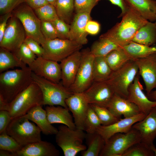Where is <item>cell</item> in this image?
Returning a JSON list of instances; mask_svg holds the SVG:
<instances>
[{
  "mask_svg": "<svg viewBox=\"0 0 156 156\" xmlns=\"http://www.w3.org/2000/svg\"><path fill=\"white\" fill-rule=\"evenodd\" d=\"M49 3H50L55 6L57 0H46Z\"/></svg>",
  "mask_w": 156,
  "mask_h": 156,
  "instance_id": "55",
  "label": "cell"
},
{
  "mask_svg": "<svg viewBox=\"0 0 156 156\" xmlns=\"http://www.w3.org/2000/svg\"><path fill=\"white\" fill-rule=\"evenodd\" d=\"M155 154L150 146L140 142L128 149L122 156H154Z\"/></svg>",
  "mask_w": 156,
  "mask_h": 156,
  "instance_id": "38",
  "label": "cell"
},
{
  "mask_svg": "<svg viewBox=\"0 0 156 156\" xmlns=\"http://www.w3.org/2000/svg\"><path fill=\"white\" fill-rule=\"evenodd\" d=\"M94 81H106L110 75L112 70L105 57H95L93 63Z\"/></svg>",
  "mask_w": 156,
  "mask_h": 156,
  "instance_id": "31",
  "label": "cell"
},
{
  "mask_svg": "<svg viewBox=\"0 0 156 156\" xmlns=\"http://www.w3.org/2000/svg\"><path fill=\"white\" fill-rule=\"evenodd\" d=\"M82 52L79 68L74 82L69 88L73 93L84 92L94 82L93 63L95 57L88 48Z\"/></svg>",
  "mask_w": 156,
  "mask_h": 156,
  "instance_id": "11",
  "label": "cell"
},
{
  "mask_svg": "<svg viewBox=\"0 0 156 156\" xmlns=\"http://www.w3.org/2000/svg\"><path fill=\"white\" fill-rule=\"evenodd\" d=\"M29 66L8 70L0 74V96L9 103L33 82Z\"/></svg>",
  "mask_w": 156,
  "mask_h": 156,
  "instance_id": "2",
  "label": "cell"
},
{
  "mask_svg": "<svg viewBox=\"0 0 156 156\" xmlns=\"http://www.w3.org/2000/svg\"><path fill=\"white\" fill-rule=\"evenodd\" d=\"M101 125L99 119L90 105L85 121L84 131L88 133H95Z\"/></svg>",
  "mask_w": 156,
  "mask_h": 156,
  "instance_id": "39",
  "label": "cell"
},
{
  "mask_svg": "<svg viewBox=\"0 0 156 156\" xmlns=\"http://www.w3.org/2000/svg\"><path fill=\"white\" fill-rule=\"evenodd\" d=\"M23 147L12 137L8 135L6 131L0 135V149L7 151L15 154Z\"/></svg>",
  "mask_w": 156,
  "mask_h": 156,
  "instance_id": "37",
  "label": "cell"
},
{
  "mask_svg": "<svg viewBox=\"0 0 156 156\" xmlns=\"http://www.w3.org/2000/svg\"><path fill=\"white\" fill-rule=\"evenodd\" d=\"M82 56V51H77L60 62L62 83L69 89L75 79Z\"/></svg>",
  "mask_w": 156,
  "mask_h": 156,
  "instance_id": "19",
  "label": "cell"
},
{
  "mask_svg": "<svg viewBox=\"0 0 156 156\" xmlns=\"http://www.w3.org/2000/svg\"><path fill=\"white\" fill-rule=\"evenodd\" d=\"M12 119L8 111L0 110V134L6 131Z\"/></svg>",
  "mask_w": 156,
  "mask_h": 156,
  "instance_id": "46",
  "label": "cell"
},
{
  "mask_svg": "<svg viewBox=\"0 0 156 156\" xmlns=\"http://www.w3.org/2000/svg\"><path fill=\"white\" fill-rule=\"evenodd\" d=\"M116 117L121 118L135 116L141 113L138 106L127 99L115 94L107 108Z\"/></svg>",
  "mask_w": 156,
  "mask_h": 156,
  "instance_id": "22",
  "label": "cell"
},
{
  "mask_svg": "<svg viewBox=\"0 0 156 156\" xmlns=\"http://www.w3.org/2000/svg\"><path fill=\"white\" fill-rule=\"evenodd\" d=\"M90 105L99 119L102 125H110L121 118L115 116L107 107L95 104Z\"/></svg>",
  "mask_w": 156,
  "mask_h": 156,
  "instance_id": "35",
  "label": "cell"
},
{
  "mask_svg": "<svg viewBox=\"0 0 156 156\" xmlns=\"http://www.w3.org/2000/svg\"><path fill=\"white\" fill-rule=\"evenodd\" d=\"M60 152L52 143L42 140L27 145L15 156H58Z\"/></svg>",
  "mask_w": 156,
  "mask_h": 156,
  "instance_id": "23",
  "label": "cell"
},
{
  "mask_svg": "<svg viewBox=\"0 0 156 156\" xmlns=\"http://www.w3.org/2000/svg\"><path fill=\"white\" fill-rule=\"evenodd\" d=\"M155 23L156 25V12L155 14Z\"/></svg>",
  "mask_w": 156,
  "mask_h": 156,
  "instance_id": "56",
  "label": "cell"
},
{
  "mask_svg": "<svg viewBox=\"0 0 156 156\" xmlns=\"http://www.w3.org/2000/svg\"><path fill=\"white\" fill-rule=\"evenodd\" d=\"M132 128L139 132L141 142L150 146L156 137V107L142 120L134 124Z\"/></svg>",
  "mask_w": 156,
  "mask_h": 156,
  "instance_id": "20",
  "label": "cell"
},
{
  "mask_svg": "<svg viewBox=\"0 0 156 156\" xmlns=\"http://www.w3.org/2000/svg\"><path fill=\"white\" fill-rule=\"evenodd\" d=\"M24 42L37 57L42 56L44 52V49L37 41L30 37L26 36Z\"/></svg>",
  "mask_w": 156,
  "mask_h": 156,
  "instance_id": "45",
  "label": "cell"
},
{
  "mask_svg": "<svg viewBox=\"0 0 156 156\" xmlns=\"http://www.w3.org/2000/svg\"><path fill=\"white\" fill-rule=\"evenodd\" d=\"M24 1L33 10L49 3L46 0H24Z\"/></svg>",
  "mask_w": 156,
  "mask_h": 156,
  "instance_id": "50",
  "label": "cell"
},
{
  "mask_svg": "<svg viewBox=\"0 0 156 156\" xmlns=\"http://www.w3.org/2000/svg\"><path fill=\"white\" fill-rule=\"evenodd\" d=\"M122 17L120 22L99 37L107 38L122 47L132 41L139 29L149 21L130 7Z\"/></svg>",
  "mask_w": 156,
  "mask_h": 156,
  "instance_id": "1",
  "label": "cell"
},
{
  "mask_svg": "<svg viewBox=\"0 0 156 156\" xmlns=\"http://www.w3.org/2000/svg\"><path fill=\"white\" fill-rule=\"evenodd\" d=\"M85 139L88 148L82 151V156H98L103 147L105 142L102 136L96 132L86 134Z\"/></svg>",
  "mask_w": 156,
  "mask_h": 156,
  "instance_id": "29",
  "label": "cell"
},
{
  "mask_svg": "<svg viewBox=\"0 0 156 156\" xmlns=\"http://www.w3.org/2000/svg\"><path fill=\"white\" fill-rule=\"evenodd\" d=\"M55 7L59 18L69 25L75 9L74 0H57Z\"/></svg>",
  "mask_w": 156,
  "mask_h": 156,
  "instance_id": "34",
  "label": "cell"
},
{
  "mask_svg": "<svg viewBox=\"0 0 156 156\" xmlns=\"http://www.w3.org/2000/svg\"><path fill=\"white\" fill-rule=\"evenodd\" d=\"M75 10L76 13H90L93 7L99 0H74Z\"/></svg>",
  "mask_w": 156,
  "mask_h": 156,
  "instance_id": "42",
  "label": "cell"
},
{
  "mask_svg": "<svg viewBox=\"0 0 156 156\" xmlns=\"http://www.w3.org/2000/svg\"><path fill=\"white\" fill-rule=\"evenodd\" d=\"M24 0H0V14L1 15L12 12Z\"/></svg>",
  "mask_w": 156,
  "mask_h": 156,
  "instance_id": "43",
  "label": "cell"
},
{
  "mask_svg": "<svg viewBox=\"0 0 156 156\" xmlns=\"http://www.w3.org/2000/svg\"><path fill=\"white\" fill-rule=\"evenodd\" d=\"M34 10L41 21L51 22L59 18L55 6L49 3Z\"/></svg>",
  "mask_w": 156,
  "mask_h": 156,
  "instance_id": "36",
  "label": "cell"
},
{
  "mask_svg": "<svg viewBox=\"0 0 156 156\" xmlns=\"http://www.w3.org/2000/svg\"><path fill=\"white\" fill-rule=\"evenodd\" d=\"M132 41L150 46L156 43V25L155 23L148 21L140 28Z\"/></svg>",
  "mask_w": 156,
  "mask_h": 156,
  "instance_id": "27",
  "label": "cell"
},
{
  "mask_svg": "<svg viewBox=\"0 0 156 156\" xmlns=\"http://www.w3.org/2000/svg\"><path fill=\"white\" fill-rule=\"evenodd\" d=\"M91 20L90 13H76L70 25L68 39L82 45L87 43L88 33L86 31L87 23Z\"/></svg>",
  "mask_w": 156,
  "mask_h": 156,
  "instance_id": "21",
  "label": "cell"
},
{
  "mask_svg": "<svg viewBox=\"0 0 156 156\" xmlns=\"http://www.w3.org/2000/svg\"><path fill=\"white\" fill-rule=\"evenodd\" d=\"M41 46L44 50L42 57L57 62H60L75 51L80 50L83 46L69 39L58 38L46 40Z\"/></svg>",
  "mask_w": 156,
  "mask_h": 156,
  "instance_id": "10",
  "label": "cell"
},
{
  "mask_svg": "<svg viewBox=\"0 0 156 156\" xmlns=\"http://www.w3.org/2000/svg\"><path fill=\"white\" fill-rule=\"evenodd\" d=\"M13 53L19 60L28 66H29L37 58L36 55L24 42Z\"/></svg>",
  "mask_w": 156,
  "mask_h": 156,
  "instance_id": "40",
  "label": "cell"
},
{
  "mask_svg": "<svg viewBox=\"0 0 156 156\" xmlns=\"http://www.w3.org/2000/svg\"><path fill=\"white\" fill-rule=\"evenodd\" d=\"M121 47L130 60H133L145 57L156 52V46L150 47L133 41Z\"/></svg>",
  "mask_w": 156,
  "mask_h": 156,
  "instance_id": "28",
  "label": "cell"
},
{
  "mask_svg": "<svg viewBox=\"0 0 156 156\" xmlns=\"http://www.w3.org/2000/svg\"><path fill=\"white\" fill-rule=\"evenodd\" d=\"M150 147L154 153L155 156H156V148H155V146L153 144L150 146Z\"/></svg>",
  "mask_w": 156,
  "mask_h": 156,
  "instance_id": "54",
  "label": "cell"
},
{
  "mask_svg": "<svg viewBox=\"0 0 156 156\" xmlns=\"http://www.w3.org/2000/svg\"><path fill=\"white\" fill-rule=\"evenodd\" d=\"M6 132L23 147L41 140L40 128L22 116L12 119Z\"/></svg>",
  "mask_w": 156,
  "mask_h": 156,
  "instance_id": "5",
  "label": "cell"
},
{
  "mask_svg": "<svg viewBox=\"0 0 156 156\" xmlns=\"http://www.w3.org/2000/svg\"><path fill=\"white\" fill-rule=\"evenodd\" d=\"M146 116L141 112L132 117L121 118L110 125H101L97 129L96 132L100 135L105 142L115 134L128 132L134 124L142 120Z\"/></svg>",
  "mask_w": 156,
  "mask_h": 156,
  "instance_id": "17",
  "label": "cell"
},
{
  "mask_svg": "<svg viewBox=\"0 0 156 156\" xmlns=\"http://www.w3.org/2000/svg\"><path fill=\"white\" fill-rule=\"evenodd\" d=\"M27 65L19 60L12 52L0 48V72L1 73L15 67L23 68Z\"/></svg>",
  "mask_w": 156,
  "mask_h": 156,
  "instance_id": "30",
  "label": "cell"
},
{
  "mask_svg": "<svg viewBox=\"0 0 156 156\" xmlns=\"http://www.w3.org/2000/svg\"><path fill=\"white\" fill-rule=\"evenodd\" d=\"M100 29V25L97 21L89 20L87 23L86 31L88 34L95 35L97 34Z\"/></svg>",
  "mask_w": 156,
  "mask_h": 156,
  "instance_id": "47",
  "label": "cell"
},
{
  "mask_svg": "<svg viewBox=\"0 0 156 156\" xmlns=\"http://www.w3.org/2000/svg\"><path fill=\"white\" fill-rule=\"evenodd\" d=\"M105 57L112 71L118 69L131 60L121 47L111 51Z\"/></svg>",
  "mask_w": 156,
  "mask_h": 156,
  "instance_id": "32",
  "label": "cell"
},
{
  "mask_svg": "<svg viewBox=\"0 0 156 156\" xmlns=\"http://www.w3.org/2000/svg\"><path fill=\"white\" fill-rule=\"evenodd\" d=\"M120 47L107 38L99 37L92 44L90 51L95 57H105L111 51Z\"/></svg>",
  "mask_w": 156,
  "mask_h": 156,
  "instance_id": "33",
  "label": "cell"
},
{
  "mask_svg": "<svg viewBox=\"0 0 156 156\" xmlns=\"http://www.w3.org/2000/svg\"><path fill=\"white\" fill-rule=\"evenodd\" d=\"M141 140L139 132L133 128L127 133L115 134L105 142L99 156H122L128 149Z\"/></svg>",
  "mask_w": 156,
  "mask_h": 156,
  "instance_id": "8",
  "label": "cell"
},
{
  "mask_svg": "<svg viewBox=\"0 0 156 156\" xmlns=\"http://www.w3.org/2000/svg\"><path fill=\"white\" fill-rule=\"evenodd\" d=\"M65 103L72 114L76 128L84 130L90 104L83 92L73 93L66 100Z\"/></svg>",
  "mask_w": 156,
  "mask_h": 156,
  "instance_id": "15",
  "label": "cell"
},
{
  "mask_svg": "<svg viewBox=\"0 0 156 156\" xmlns=\"http://www.w3.org/2000/svg\"><path fill=\"white\" fill-rule=\"evenodd\" d=\"M100 0H99V1ZM111 3L120 8L121 12L119 17H122L128 10L130 7L127 4L124 0H108Z\"/></svg>",
  "mask_w": 156,
  "mask_h": 156,
  "instance_id": "49",
  "label": "cell"
},
{
  "mask_svg": "<svg viewBox=\"0 0 156 156\" xmlns=\"http://www.w3.org/2000/svg\"><path fill=\"white\" fill-rule=\"evenodd\" d=\"M26 36L21 23L12 14L8 21L3 37L0 42V47L14 53L24 42Z\"/></svg>",
  "mask_w": 156,
  "mask_h": 156,
  "instance_id": "12",
  "label": "cell"
},
{
  "mask_svg": "<svg viewBox=\"0 0 156 156\" xmlns=\"http://www.w3.org/2000/svg\"><path fill=\"white\" fill-rule=\"evenodd\" d=\"M138 73V68L135 60H130L118 69L112 71L106 81L115 93L127 99L129 87Z\"/></svg>",
  "mask_w": 156,
  "mask_h": 156,
  "instance_id": "7",
  "label": "cell"
},
{
  "mask_svg": "<svg viewBox=\"0 0 156 156\" xmlns=\"http://www.w3.org/2000/svg\"><path fill=\"white\" fill-rule=\"evenodd\" d=\"M83 93L89 104L107 108L115 94L106 81H94Z\"/></svg>",
  "mask_w": 156,
  "mask_h": 156,
  "instance_id": "13",
  "label": "cell"
},
{
  "mask_svg": "<svg viewBox=\"0 0 156 156\" xmlns=\"http://www.w3.org/2000/svg\"><path fill=\"white\" fill-rule=\"evenodd\" d=\"M84 130L70 128L62 125L58 127L55 141L62 150L65 156H75L87 149L83 144L86 133Z\"/></svg>",
  "mask_w": 156,
  "mask_h": 156,
  "instance_id": "4",
  "label": "cell"
},
{
  "mask_svg": "<svg viewBox=\"0 0 156 156\" xmlns=\"http://www.w3.org/2000/svg\"><path fill=\"white\" fill-rule=\"evenodd\" d=\"M8 104L6 103L2 98L0 96V110L8 111Z\"/></svg>",
  "mask_w": 156,
  "mask_h": 156,
  "instance_id": "51",
  "label": "cell"
},
{
  "mask_svg": "<svg viewBox=\"0 0 156 156\" xmlns=\"http://www.w3.org/2000/svg\"><path fill=\"white\" fill-rule=\"evenodd\" d=\"M33 81L39 86L42 92L43 105H59L68 108L66 100L73 93L60 83H56L38 76L32 71Z\"/></svg>",
  "mask_w": 156,
  "mask_h": 156,
  "instance_id": "6",
  "label": "cell"
},
{
  "mask_svg": "<svg viewBox=\"0 0 156 156\" xmlns=\"http://www.w3.org/2000/svg\"><path fill=\"white\" fill-rule=\"evenodd\" d=\"M45 109L48 120L51 124H62L71 129L76 128L68 109L59 105H48Z\"/></svg>",
  "mask_w": 156,
  "mask_h": 156,
  "instance_id": "25",
  "label": "cell"
},
{
  "mask_svg": "<svg viewBox=\"0 0 156 156\" xmlns=\"http://www.w3.org/2000/svg\"><path fill=\"white\" fill-rule=\"evenodd\" d=\"M124 0L129 7L138 12L145 19L152 22L155 21L156 0Z\"/></svg>",
  "mask_w": 156,
  "mask_h": 156,
  "instance_id": "26",
  "label": "cell"
},
{
  "mask_svg": "<svg viewBox=\"0 0 156 156\" xmlns=\"http://www.w3.org/2000/svg\"><path fill=\"white\" fill-rule=\"evenodd\" d=\"M143 89L138 74L129 87L127 99L136 105L141 112L147 115L156 107V101L150 100Z\"/></svg>",
  "mask_w": 156,
  "mask_h": 156,
  "instance_id": "18",
  "label": "cell"
},
{
  "mask_svg": "<svg viewBox=\"0 0 156 156\" xmlns=\"http://www.w3.org/2000/svg\"><path fill=\"white\" fill-rule=\"evenodd\" d=\"M41 30L45 40L57 38L55 29L50 21H41Z\"/></svg>",
  "mask_w": 156,
  "mask_h": 156,
  "instance_id": "44",
  "label": "cell"
},
{
  "mask_svg": "<svg viewBox=\"0 0 156 156\" xmlns=\"http://www.w3.org/2000/svg\"><path fill=\"white\" fill-rule=\"evenodd\" d=\"M53 25L58 38L68 39L70 25L64 21L57 18L51 22Z\"/></svg>",
  "mask_w": 156,
  "mask_h": 156,
  "instance_id": "41",
  "label": "cell"
},
{
  "mask_svg": "<svg viewBox=\"0 0 156 156\" xmlns=\"http://www.w3.org/2000/svg\"><path fill=\"white\" fill-rule=\"evenodd\" d=\"M12 12L21 23L26 36L32 38L41 45L43 44L46 40L41 30V21L34 10L24 2L18 6Z\"/></svg>",
  "mask_w": 156,
  "mask_h": 156,
  "instance_id": "9",
  "label": "cell"
},
{
  "mask_svg": "<svg viewBox=\"0 0 156 156\" xmlns=\"http://www.w3.org/2000/svg\"><path fill=\"white\" fill-rule=\"evenodd\" d=\"M22 116L36 123L44 135H55L58 131V129L49 122L47 112L42 108V105L34 107Z\"/></svg>",
  "mask_w": 156,
  "mask_h": 156,
  "instance_id": "24",
  "label": "cell"
},
{
  "mask_svg": "<svg viewBox=\"0 0 156 156\" xmlns=\"http://www.w3.org/2000/svg\"><path fill=\"white\" fill-rule=\"evenodd\" d=\"M37 105H44L43 96L40 88L33 81L8 104V111L12 119L25 115Z\"/></svg>",
  "mask_w": 156,
  "mask_h": 156,
  "instance_id": "3",
  "label": "cell"
},
{
  "mask_svg": "<svg viewBox=\"0 0 156 156\" xmlns=\"http://www.w3.org/2000/svg\"><path fill=\"white\" fill-rule=\"evenodd\" d=\"M36 75L52 82L60 83L62 78L61 69L58 62L37 57L29 66Z\"/></svg>",
  "mask_w": 156,
  "mask_h": 156,
  "instance_id": "14",
  "label": "cell"
},
{
  "mask_svg": "<svg viewBox=\"0 0 156 156\" xmlns=\"http://www.w3.org/2000/svg\"><path fill=\"white\" fill-rule=\"evenodd\" d=\"M145 84L147 95L156 88V52L135 60Z\"/></svg>",
  "mask_w": 156,
  "mask_h": 156,
  "instance_id": "16",
  "label": "cell"
},
{
  "mask_svg": "<svg viewBox=\"0 0 156 156\" xmlns=\"http://www.w3.org/2000/svg\"><path fill=\"white\" fill-rule=\"evenodd\" d=\"M146 96L151 100L156 101V90L153 91H151Z\"/></svg>",
  "mask_w": 156,
  "mask_h": 156,
  "instance_id": "52",
  "label": "cell"
},
{
  "mask_svg": "<svg viewBox=\"0 0 156 156\" xmlns=\"http://www.w3.org/2000/svg\"><path fill=\"white\" fill-rule=\"evenodd\" d=\"M12 12L1 15L0 17V42L1 41L3 37L8 21L12 15Z\"/></svg>",
  "mask_w": 156,
  "mask_h": 156,
  "instance_id": "48",
  "label": "cell"
},
{
  "mask_svg": "<svg viewBox=\"0 0 156 156\" xmlns=\"http://www.w3.org/2000/svg\"><path fill=\"white\" fill-rule=\"evenodd\" d=\"M0 156H14V154L9 151H7L0 150Z\"/></svg>",
  "mask_w": 156,
  "mask_h": 156,
  "instance_id": "53",
  "label": "cell"
}]
</instances>
